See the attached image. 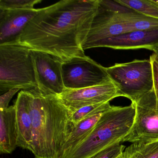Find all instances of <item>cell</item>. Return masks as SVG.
I'll list each match as a JSON object with an SVG mask.
<instances>
[{"label": "cell", "instance_id": "1", "mask_svg": "<svg viewBox=\"0 0 158 158\" xmlns=\"http://www.w3.org/2000/svg\"><path fill=\"white\" fill-rule=\"evenodd\" d=\"M99 4V0H62L39 9L17 43L63 63L85 57L83 44Z\"/></svg>", "mask_w": 158, "mask_h": 158}, {"label": "cell", "instance_id": "2", "mask_svg": "<svg viewBox=\"0 0 158 158\" xmlns=\"http://www.w3.org/2000/svg\"><path fill=\"white\" fill-rule=\"evenodd\" d=\"M27 91L33 125L30 151L35 158H59L75 127L71 121L72 113L57 96H44L37 89Z\"/></svg>", "mask_w": 158, "mask_h": 158}, {"label": "cell", "instance_id": "3", "mask_svg": "<svg viewBox=\"0 0 158 158\" xmlns=\"http://www.w3.org/2000/svg\"><path fill=\"white\" fill-rule=\"evenodd\" d=\"M135 110L129 106H112L102 116L87 137L64 158H91L109 146L121 143L129 133Z\"/></svg>", "mask_w": 158, "mask_h": 158}, {"label": "cell", "instance_id": "4", "mask_svg": "<svg viewBox=\"0 0 158 158\" xmlns=\"http://www.w3.org/2000/svg\"><path fill=\"white\" fill-rule=\"evenodd\" d=\"M31 49L19 43L0 45V94L10 89H37Z\"/></svg>", "mask_w": 158, "mask_h": 158}, {"label": "cell", "instance_id": "5", "mask_svg": "<svg viewBox=\"0 0 158 158\" xmlns=\"http://www.w3.org/2000/svg\"><path fill=\"white\" fill-rule=\"evenodd\" d=\"M106 70L120 97L129 99L132 103L153 89V72L150 59L116 63Z\"/></svg>", "mask_w": 158, "mask_h": 158}, {"label": "cell", "instance_id": "6", "mask_svg": "<svg viewBox=\"0 0 158 158\" xmlns=\"http://www.w3.org/2000/svg\"><path fill=\"white\" fill-rule=\"evenodd\" d=\"M133 103L135 110L134 123L121 143H149L158 141V100L154 90Z\"/></svg>", "mask_w": 158, "mask_h": 158}, {"label": "cell", "instance_id": "7", "mask_svg": "<svg viewBox=\"0 0 158 158\" xmlns=\"http://www.w3.org/2000/svg\"><path fill=\"white\" fill-rule=\"evenodd\" d=\"M62 73L66 89H79L112 82L106 67L88 56L62 63Z\"/></svg>", "mask_w": 158, "mask_h": 158}, {"label": "cell", "instance_id": "8", "mask_svg": "<svg viewBox=\"0 0 158 158\" xmlns=\"http://www.w3.org/2000/svg\"><path fill=\"white\" fill-rule=\"evenodd\" d=\"M119 6L115 1L99 0L98 11L83 44L84 51L93 48L101 41L126 33L125 26L117 17Z\"/></svg>", "mask_w": 158, "mask_h": 158}, {"label": "cell", "instance_id": "9", "mask_svg": "<svg viewBox=\"0 0 158 158\" xmlns=\"http://www.w3.org/2000/svg\"><path fill=\"white\" fill-rule=\"evenodd\" d=\"M37 90L44 96H58L66 89L63 80L62 63L53 56L31 50Z\"/></svg>", "mask_w": 158, "mask_h": 158}, {"label": "cell", "instance_id": "10", "mask_svg": "<svg viewBox=\"0 0 158 158\" xmlns=\"http://www.w3.org/2000/svg\"><path fill=\"white\" fill-rule=\"evenodd\" d=\"M60 101L72 113L83 107L110 102L120 97L113 82L79 89H66L58 95Z\"/></svg>", "mask_w": 158, "mask_h": 158}, {"label": "cell", "instance_id": "11", "mask_svg": "<svg viewBox=\"0 0 158 158\" xmlns=\"http://www.w3.org/2000/svg\"><path fill=\"white\" fill-rule=\"evenodd\" d=\"M39 9L0 10V45L17 43L27 25Z\"/></svg>", "mask_w": 158, "mask_h": 158}, {"label": "cell", "instance_id": "12", "mask_svg": "<svg viewBox=\"0 0 158 158\" xmlns=\"http://www.w3.org/2000/svg\"><path fill=\"white\" fill-rule=\"evenodd\" d=\"M158 46V29L125 33L105 40L94 48H108L115 50L146 49L153 51Z\"/></svg>", "mask_w": 158, "mask_h": 158}, {"label": "cell", "instance_id": "13", "mask_svg": "<svg viewBox=\"0 0 158 158\" xmlns=\"http://www.w3.org/2000/svg\"><path fill=\"white\" fill-rule=\"evenodd\" d=\"M15 105L18 129V147L30 151L33 142V125L27 91L18 94Z\"/></svg>", "mask_w": 158, "mask_h": 158}, {"label": "cell", "instance_id": "14", "mask_svg": "<svg viewBox=\"0 0 158 158\" xmlns=\"http://www.w3.org/2000/svg\"><path fill=\"white\" fill-rule=\"evenodd\" d=\"M15 105L0 110V153L10 154L18 147Z\"/></svg>", "mask_w": 158, "mask_h": 158}, {"label": "cell", "instance_id": "15", "mask_svg": "<svg viewBox=\"0 0 158 158\" xmlns=\"http://www.w3.org/2000/svg\"><path fill=\"white\" fill-rule=\"evenodd\" d=\"M121 6L117 10V16L118 20L125 26L126 33L158 29V19Z\"/></svg>", "mask_w": 158, "mask_h": 158}, {"label": "cell", "instance_id": "16", "mask_svg": "<svg viewBox=\"0 0 158 158\" xmlns=\"http://www.w3.org/2000/svg\"><path fill=\"white\" fill-rule=\"evenodd\" d=\"M104 112L99 113L89 116L78 123L63 147L59 158H64L83 142L92 132Z\"/></svg>", "mask_w": 158, "mask_h": 158}, {"label": "cell", "instance_id": "17", "mask_svg": "<svg viewBox=\"0 0 158 158\" xmlns=\"http://www.w3.org/2000/svg\"><path fill=\"white\" fill-rule=\"evenodd\" d=\"M123 154V158H158V141L132 143Z\"/></svg>", "mask_w": 158, "mask_h": 158}, {"label": "cell", "instance_id": "18", "mask_svg": "<svg viewBox=\"0 0 158 158\" xmlns=\"http://www.w3.org/2000/svg\"><path fill=\"white\" fill-rule=\"evenodd\" d=\"M117 3L144 15L158 19V3L154 0H116Z\"/></svg>", "mask_w": 158, "mask_h": 158}, {"label": "cell", "instance_id": "19", "mask_svg": "<svg viewBox=\"0 0 158 158\" xmlns=\"http://www.w3.org/2000/svg\"><path fill=\"white\" fill-rule=\"evenodd\" d=\"M110 102L98 103L83 107L72 113L71 119L75 126L82 120L99 113L106 111L111 107Z\"/></svg>", "mask_w": 158, "mask_h": 158}, {"label": "cell", "instance_id": "20", "mask_svg": "<svg viewBox=\"0 0 158 158\" xmlns=\"http://www.w3.org/2000/svg\"><path fill=\"white\" fill-rule=\"evenodd\" d=\"M40 0H0V10H25L34 9Z\"/></svg>", "mask_w": 158, "mask_h": 158}, {"label": "cell", "instance_id": "21", "mask_svg": "<svg viewBox=\"0 0 158 158\" xmlns=\"http://www.w3.org/2000/svg\"><path fill=\"white\" fill-rule=\"evenodd\" d=\"M125 148V146L120 142L116 143L102 150L91 158H116L123 152Z\"/></svg>", "mask_w": 158, "mask_h": 158}, {"label": "cell", "instance_id": "22", "mask_svg": "<svg viewBox=\"0 0 158 158\" xmlns=\"http://www.w3.org/2000/svg\"><path fill=\"white\" fill-rule=\"evenodd\" d=\"M153 72V90L158 100V55L153 53L150 57Z\"/></svg>", "mask_w": 158, "mask_h": 158}, {"label": "cell", "instance_id": "23", "mask_svg": "<svg viewBox=\"0 0 158 158\" xmlns=\"http://www.w3.org/2000/svg\"><path fill=\"white\" fill-rule=\"evenodd\" d=\"M20 89H10L6 93L0 96V110L8 108L9 103L15 95L20 90Z\"/></svg>", "mask_w": 158, "mask_h": 158}, {"label": "cell", "instance_id": "24", "mask_svg": "<svg viewBox=\"0 0 158 158\" xmlns=\"http://www.w3.org/2000/svg\"><path fill=\"white\" fill-rule=\"evenodd\" d=\"M152 51H153V52H154V53H155V54L158 55V46H157V47H156L155 48H154V49Z\"/></svg>", "mask_w": 158, "mask_h": 158}, {"label": "cell", "instance_id": "25", "mask_svg": "<svg viewBox=\"0 0 158 158\" xmlns=\"http://www.w3.org/2000/svg\"><path fill=\"white\" fill-rule=\"evenodd\" d=\"M116 158H123V153H122V154H120V155H119V156H118V157Z\"/></svg>", "mask_w": 158, "mask_h": 158}, {"label": "cell", "instance_id": "26", "mask_svg": "<svg viewBox=\"0 0 158 158\" xmlns=\"http://www.w3.org/2000/svg\"><path fill=\"white\" fill-rule=\"evenodd\" d=\"M156 2H157L158 3V1H156Z\"/></svg>", "mask_w": 158, "mask_h": 158}]
</instances>
